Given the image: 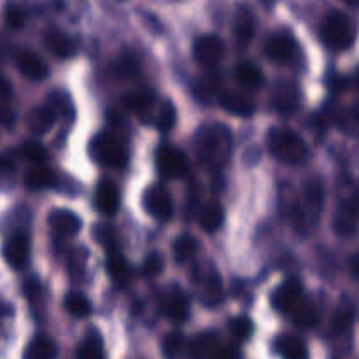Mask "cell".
<instances>
[{
  "mask_svg": "<svg viewBox=\"0 0 359 359\" xmlns=\"http://www.w3.org/2000/svg\"><path fill=\"white\" fill-rule=\"evenodd\" d=\"M195 146L200 163L212 174H219L231 156V132L219 123L205 125L196 133Z\"/></svg>",
  "mask_w": 359,
  "mask_h": 359,
  "instance_id": "obj_1",
  "label": "cell"
},
{
  "mask_svg": "<svg viewBox=\"0 0 359 359\" xmlns=\"http://www.w3.org/2000/svg\"><path fill=\"white\" fill-rule=\"evenodd\" d=\"M269 151L276 160L286 165H300L307 160L309 147L300 133L290 128H272L266 135Z\"/></svg>",
  "mask_w": 359,
  "mask_h": 359,
  "instance_id": "obj_2",
  "label": "cell"
},
{
  "mask_svg": "<svg viewBox=\"0 0 359 359\" xmlns=\"http://www.w3.org/2000/svg\"><path fill=\"white\" fill-rule=\"evenodd\" d=\"M191 284L203 307H217L224 298V287L212 263H200L191 270Z\"/></svg>",
  "mask_w": 359,
  "mask_h": 359,
  "instance_id": "obj_3",
  "label": "cell"
},
{
  "mask_svg": "<svg viewBox=\"0 0 359 359\" xmlns=\"http://www.w3.org/2000/svg\"><path fill=\"white\" fill-rule=\"evenodd\" d=\"M323 41L333 51H346L356 41V27L340 11H330L323 21Z\"/></svg>",
  "mask_w": 359,
  "mask_h": 359,
  "instance_id": "obj_4",
  "label": "cell"
},
{
  "mask_svg": "<svg viewBox=\"0 0 359 359\" xmlns=\"http://www.w3.org/2000/svg\"><path fill=\"white\" fill-rule=\"evenodd\" d=\"M90 156L97 163L111 168H123L128 161L125 144L116 133H98L90 140Z\"/></svg>",
  "mask_w": 359,
  "mask_h": 359,
  "instance_id": "obj_5",
  "label": "cell"
},
{
  "mask_svg": "<svg viewBox=\"0 0 359 359\" xmlns=\"http://www.w3.org/2000/svg\"><path fill=\"white\" fill-rule=\"evenodd\" d=\"M156 168L163 179H181L189 172V160L177 146L163 144L156 151Z\"/></svg>",
  "mask_w": 359,
  "mask_h": 359,
  "instance_id": "obj_6",
  "label": "cell"
},
{
  "mask_svg": "<svg viewBox=\"0 0 359 359\" xmlns=\"http://www.w3.org/2000/svg\"><path fill=\"white\" fill-rule=\"evenodd\" d=\"M142 207L153 219L160 223H167L174 216V202H172L170 193L160 184L149 186L144 191Z\"/></svg>",
  "mask_w": 359,
  "mask_h": 359,
  "instance_id": "obj_7",
  "label": "cell"
},
{
  "mask_svg": "<svg viewBox=\"0 0 359 359\" xmlns=\"http://www.w3.org/2000/svg\"><path fill=\"white\" fill-rule=\"evenodd\" d=\"M265 55L269 56L273 63L287 65V63H293L294 58H297L298 44L290 32L277 30L266 39Z\"/></svg>",
  "mask_w": 359,
  "mask_h": 359,
  "instance_id": "obj_8",
  "label": "cell"
},
{
  "mask_svg": "<svg viewBox=\"0 0 359 359\" xmlns=\"http://www.w3.org/2000/svg\"><path fill=\"white\" fill-rule=\"evenodd\" d=\"M160 309L174 325H182L189 318V298L179 286H170L160 300Z\"/></svg>",
  "mask_w": 359,
  "mask_h": 359,
  "instance_id": "obj_9",
  "label": "cell"
},
{
  "mask_svg": "<svg viewBox=\"0 0 359 359\" xmlns=\"http://www.w3.org/2000/svg\"><path fill=\"white\" fill-rule=\"evenodd\" d=\"M304 300V286H302V283L298 279L284 280L272 294L273 309L277 312H280V314L286 316L293 314Z\"/></svg>",
  "mask_w": 359,
  "mask_h": 359,
  "instance_id": "obj_10",
  "label": "cell"
},
{
  "mask_svg": "<svg viewBox=\"0 0 359 359\" xmlns=\"http://www.w3.org/2000/svg\"><path fill=\"white\" fill-rule=\"evenodd\" d=\"M193 56H195L200 65L212 69L224 56L223 41L216 34L200 35L195 44H193Z\"/></svg>",
  "mask_w": 359,
  "mask_h": 359,
  "instance_id": "obj_11",
  "label": "cell"
},
{
  "mask_svg": "<svg viewBox=\"0 0 359 359\" xmlns=\"http://www.w3.org/2000/svg\"><path fill=\"white\" fill-rule=\"evenodd\" d=\"M359 223V189L354 191L349 198L340 203L335 217H333V228L342 237H349L356 231Z\"/></svg>",
  "mask_w": 359,
  "mask_h": 359,
  "instance_id": "obj_12",
  "label": "cell"
},
{
  "mask_svg": "<svg viewBox=\"0 0 359 359\" xmlns=\"http://www.w3.org/2000/svg\"><path fill=\"white\" fill-rule=\"evenodd\" d=\"M156 95L151 90H139L126 93L121 98V107L130 114L142 118L144 121H153V114L156 111Z\"/></svg>",
  "mask_w": 359,
  "mask_h": 359,
  "instance_id": "obj_13",
  "label": "cell"
},
{
  "mask_svg": "<svg viewBox=\"0 0 359 359\" xmlns=\"http://www.w3.org/2000/svg\"><path fill=\"white\" fill-rule=\"evenodd\" d=\"M270 102L279 114H293L302 105V90L291 81H283L273 88Z\"/></svg>",
  "mask_w": 359,
  "mask_h": 359,
  "instance_id": "obj_14",
  "label": "cell"
},
{
  "mask_svg": "<svg viewBox=\"0 0 359 359\" xmlns=\"http://www.w3.org/2000/svg\"><path fill=\"white\" fill-rule=\"evenodd\" d=\"M4 258L13 270H23L30 258V242L25 233H13L4 244Z\"/></svg>",
  "mask_w": 359,
  "mask_h": 359,
  "instance_id": "obj_15",
  "label": "cell"
},
{
  "mask_svg": "<svg viewBox=\"0 0 359 359\" xmlns=\"http://www.w3.org/2000/svg\"><path fill=\"white\" fill-rule=\"evenodd\" d=\"M217 104L237 118H251L256 112V104L251 97L237 90H224L217 97Z\"/></svg>",
  "mask_w": 359,
  "mask_h": 359,
  "instance_id": "obj_16",
  "label": "cell"
},
{
  "mask_svg": "<svg viewBox=\"0 0 359 359\" xmlns=\"http://www.w3.org/2000/svg\"><path fill=\"white\" fill-rule=\"evenodd\" d=\"M121 195L116 182L111 179H102L95 189V209L104 216H114L119 209Z\"/></svg>",
  "mask_w": 359,
  "mask_h": 359,
  "instance_id": "obj_17",
  "label": "cell"
},
{
  "mask_svg": "<svg viewBox=\"0 0 359 359\" xmlns=\"http://www.w3.org/2000/svg\"><path fill=\"white\" fill-rule=\"evenodd\" d=\"M14 62H16L18 70L23 74L25 77L32 81H42L48 77V65L44 60L37 55L35 51L27 48H20L14 55Z\"/></svg>",
  "mask_w": 359,
  "mask_h": 359,
  "instance_id": "obj_18",
  "label": "cell"
},
{
  "mask_svg": "<svg viewBox=\"0 0 359 359\" xmlns=\"http://www.w3.org/2000/svg\"><path fill=\"white\" fill-rule=\"evenodd\" d=\"M49 228L58 237H74L81 231L83 223L76 212L69 209H56L49 214Z\"/></svg>",
  "mask_w": 359,
  "mask_h": 359,
  "instance_id": "obj_19",
  "label": "cell"
},
{
  "mask_svg": "<svg viewBox=\"0 0 359 359\" xmlns=\"http://www.w3.org/2000/svg\"><path fill=\"white\" fill-rule=\"evenodd\" d=\"M256 34V18L249 6H241L237 9L233 21V35L238 46L245 48L251 44Z\"/></svg>",
  "mask_w": 359,
  "mask_h": 359,
  "instance_id": "obj_20",
  "label": "cell"
},
{
  "mask_svg": "<svg viewBox=\"0 0 359 359\" xmlns=\"http://www.w3.org/2000/svg\"><path fill=\"white\" fill-rule=\"evenodd\" d=\"M302 207L307 214L309 221H318L325 207V189L318 181H309L304 184L302 193Z\"/></svg>",
  "mask_w": 359,
  "mask_h": 359,
  "instance_id": "obj_21",
  "label": "cell"
},
{
  "mask_svg": "<svg viewBox=\"0 0 359 359\" xmlns=\"http://www.w3.org/2000/svg\"><path fill=\"white\" fill-rule=\"evenodd\" d=\"M44 46L53 56L60 60H69L76 55L74 41L60 30H48L44 34Z\"/></svg>",
  "mask_w": 359,
  "mask_h": 359,
  "instance_id": "obj_22",
  "label": "cell"
},
{
  "mask_svg": "<svg viewBox=\"0 0 359 359\" xmlns=\"http://www.w3.org/2000/svg\"><path fill=\"white\" fill-rule=\"evenodd\" d=\"M58 182L55 172L42 163H35L34 167L28 168L25 174V186L32 191H44V189H53Z\"/></svg>",
  "mask_w": 359,
  "mask_h": 359,
  "instance_id": "obj_23",
  "label": "cell"
},
{
  "mask_svg": "<svg viewBox=\"0 0 359 359\" xmlns=\"http://www.w3.org/2000/svg\"><path fill=\"white\" fill-rule=\"evenodd\" d=\"M193 93H195L196 100L202 102V104H210L214 98L217 100V97H219V93H221L219 72L214 69H210L209 72L203 74V76L196 81Z\"/></svg>",
  "mask_w": 359,
  "mask_h": 359,
  "instance_id": "obj_24",
  "label": "cell"
},
{
  "mask_svg": "<svg viewBox=\"0 0 359 359\" xmlns=\"http://www.w3.org/2000/svg\"><path fill=\"white\" fill-rule=\"evenodd\" d=\"M219 349V339L216 332H203L189 342L188 353L191 359H214Z\"/></svg>",
  "mask_w": 359,
  "mask_h": 359,
  "instance_id": "obj_25",
  "label": "cell"
},
{
  "mask_svg": "<svg viewBox=\"0 0 359 359\" xmlns=\"http://www.w3.org/2000/svg\"><path fill=\"white\" fill-rule=\"evenodd\" d=\"M105 270H107L109 277L118 287H126L132 280V269H130L128 262L119 255V251L107 252Z\"/></svg>",
  "mask_w": 359,
  "mask_h": 359,
  "instance_id": "obj_26",
  "label": "cell"
},
{
  "mask_svg": "<svg viewBox=\"0 0 359 359\" xmlns=\"http://www.w3.org/2000/svg\"><path fill=\"white\" fill-rule=\"evenodd\" d=\"M56 118L58 116L49 105H37L27 114V126L35 135H44L53 128Z\"/></svg>",
  "mask_w": 359,
  "mask_h": 359,
  "instance_id": "obj_27",
  "label": "cell"
},
{
  "mask_svg": "<svg viewBox=\"0 0 359 359\" xmlns=\"http://www.w3.org/2000/svg\"><path fill=\"white\" fill-rule=\"evenodd\" d=\"M224 221V210L217 200H209L203 203V207L198 212V224L207 233H216Z\"/></svg>",
  "mask_w": 359,
  "mask_h": 359,
  "instance_id": "obj_28",
  "label": "cell"
},
{
  "mask_svg": "<svg viewBox=\"0 0 359 359\" xmlns=\"http://www.w3.org/2000/svg\"><path fill=\"white\" fill-rule=\"evenodd\" d=\"M58 347L48 335H35L25 347L23 359H56Z\"/></svg>",
  "mask_w": 359,
  "mask_h": 359,
  "instance_id": "obj_29",
  "label": "cell"
},
{
  "mask_svg": "<svg viewBox=\"0 0 359 359\" xmlns=\"http://www.w3.org/2000/svg\"><path fill=\"white\" fill-rule=\"evenodd\" d=\"M235 77L238 84H242L248 90H259L265 84V74L256 63L241 62L235 67Z\"/></svg>",
  "mask_w": 359,
  "mask_h": 359,
  "instance_id": "obj_30",
  "label": "cell"
},
{
  "mask_svg": "<svg viewBox=\"0 0 359 359\" xmlns=\"http://www.w3.org/2000/svg\"><path fill=\"white\" fill-rule=\"evenodd\" d=\"M276 349L283 359H307V346L297 335H280L276 340Z\"/></svg>",
  "mask_w": 359,
  "mask_h": 359,
  "instance_id": "obj_31",
  "label": "cell"
},
{
  "mask_svg": "<svg viewBox=\"0 0 359 359\" xmlns=\"http://www.w3.org/2000/svg\"><path fill=\"white\" fill-rule=\"evenodd\" d=\"M77 359H105V351H104V340L102 335L95 330L84 335V339L81 340L79 347H77Z\"/></svg>",
  "mask_w": 359,
  "mask_h": 359,
  "instance_id": "obj_32",
  "label": "cell"
},
{
  "mask_svg": "<svg viewBox=\"0 0 359 359\" xmlns=\"http://www.w3.org/2000/svg\"><path fill=\"white\" fill-rule=\"evenodd\" d=\"M177 121V111H175V105L170 100H161L158 102L156 111L153 114V125L156 126L160 132L167 133L170 132L175 126Z\"/></svg>",
  "mask_w": 359,
  "mask_h": 359,
  "instance_id": "obj_33",
  "label": "cell"
},
{
  "mask_svg": "<svg viewBox=\"0 0 359 359\" xmlns=\"http://www.w3.org/2000/svg\"><path fill=\"white\" fill-rule=\"evenodd\" d=\"M112 72L119 79H133V77H137L140 74V63L135 55L125 53V55H121L112 63Z\"/></svg>",
  "mask_w": 359,
  "mask_h": 359,
  "instance_id": "obj_34",
  "label": "cell"
},
{
  "mask_svg": "<svg viewBox=\"0 0 359 359\" xmlns=\"http://www.w3.org/2000/svg\"><path fill=\"white\" fill-rule=\"evenodd\" d=\"M200 242L196 241L191 235H181L177 241L174 242V256L177 263H186L189 259L195 258V255L198 252Z\"/></svg>",
  "mask_w": 359,
  "mask_h": 359,
  "instance_id": "obj_35",
  "label": "cell"
},
{
  "mask_svg": "<svg viewBox=\"0 0 359 359\" xmlns=\"http://www.w3.org/2000/svg\"><path fill=\"white\" fill-rule=\"evenodd\" d=\"M63 305H65V311L76 319H84L91 314V302L81 293L67 294Z\"/></svg>",
  "mask_w": 359,
  "mask_h": 359,
  "instance_id": "obj_36",
  "label": "cell"
},
{
  "mask_svg": "<svg viewBox=\"0 0 359 359\" xmlns=\"http://www.w3.org/2000/svg\"><path fill=\"white\" fill-rule=\"evenodd\" d=\"M291 318H293V321L297 323L300 328H314L316 325H318L319 321V312L318 309H316L314 304H311V302L304 300L300 304V307L297 309V311L291 314Z\"/></svg>",
  "mask_w": 359,
  "mask_h": 359,
  "instance_id": "obj_37",
  "label": "cell"
},
{
  "mask_svg": "<svg viewBox=\"0 0 359 359\" xmlns=\"http://www.w3.org/2000/svg\"><path fill=\"white\" fill-rule=\"evenodd\" d=\"M337 119H339V125L344 132L359 139V102L351 105V107L344 109Z\"/></svg>",
  "mask_w": 359,
  "mask_h": 359,
  "instance_id": "obj_38",
  "label": "cell"
},
{
  "mask_svg": "<svg viewBox=\"0 0 359 359\" xmlns=\"http://www.w3.org/2000/svg\"><path fill=\"white\" fill-rule=\"evenodd\" d=\"M20 153L21 156H23L25 160L30 161V163H44L49 158L46 147L42 146V144L35 142V140H28V142L21 144Z\"/></svg>",
  "mask_w": 359,
  "mask_h": 359,
  "instance_id": "obj_39",
  "label": "cell"
},
{
  "mask_svg": "<svg viewBox=\"0 0 359 359\" xmlns=\"http://www.w3.org/2000/svg\"><path fill=\"white\" fill-rule=\"evenodd\" d=\"M48 105L56 112V116L69 118L72 114V100L65 91H51L48 97Z\"/></svg>",
  "mask_w": 359,
  "mask_h": 359,
  "instance_id": "obj_40",
  "label": "cell"
},
{
  "mask_svg": "<svg viewBox=\"0 0 359 359\" xmlns=\"http://www.w3.org/2000/svg\"><path fill=\"white\" fill-rule=\"evenodd\" d=\"M353 321H354L353 307H349V305H342V307L335 312V316H333L332 330L335 333H339V335L340 333H346L349 332L351 326H353Z\"/></svg>",
  "mask_w": 359,
  "mask_h": 359,
  "instance_id": "obj_41",
  "label": "cell"
},
{
  "mask_svg": "<svg viewBox=\"0 0 359 359\" xmlns=\"http://www.w3.org/2000/svg\"><path fill=\"white\" fill-rule=\"evenodd\" d=\"M230 332L238 342H245V340L251 339L252 332H255V326H252L251 319L245 318V316H238L230 321Z\"/></svg>",
  "mask_w": 359,
  "mask_h": 359,
  "instance_id": "obj_42",
  "label": "cell"
},
{
  "mask_svg": "<svg viewBox=\"0 0 359 359\" xmlns=\"http://www.w3.org/2000/svg\"><path fill=\"white\" fill-rule=\"evenodd\" d=\"M184 347V335L179 332L168 333L163 339V344H161V351L167 358H175Z\"/></svg>",
  "mask_w": 359,
  "mask_h": 359,
  "instance_id": "obj_43",
  "label": "cell"
},
{
  "mask_svg": "<svg viewBox=\"0 0 359 359\" xmlns=\"http://www.w3.org/2000/svg\"><path fill=\"white\" fill-rule=\"evenodd\" d=\"M163 266H165V259L160 252H151L142 263V276L151 279V277H156L163 272Z\"/></svg>",
  "mask_w": 359,
  "mask_h": 359,
  "instance_id": "obj_44",
  "label": "cell"
},
{
  "mask_svg": "<svg viewBox=\"0 0 359 359\" xmlns=\"http://www.w3.org/2000/svg\"><path fill=\"white\" fill-rule=\"evenodd\" d=\"M4 18H6V23L9 25L13 30H20V28H23L25 14H23V11H21L18 6H14V4H9V6L6 7Z\"/></svg>",
  "mask_w": 359,
  "mask_h": 359,
  "instance_id": "obj_45",
  "label": "cell"
},
{
  "mask_svg": "<svg viewBox=\"0 0 359 359\" xmlns=\"http://www.w3.org/2000/svg\"><path fill=\"white\" fill-rule=\"evenodd\" d=\"M95 233H97V242H100L102 245H104L105 249H107L109 252L111 251H118V245H116V235H114V230L109 226H98L97 230H95Z\"/></svg>",
  "mask_w": 359,
  "mask_h": 359,
  "instance_id": "obj_46",
  "label": "cell"
},
{
  "mask_svg": "<svg viewBox=\"0 0 359 359\" xmlns=\"http://www.w3.org/2000/svg\"><path fill=\"white\" fill-rule=\"evenodd\" d=\"M23 293L25 298H27L30 304H37L41 300V286L35 279H28L27 283L23 284Z\"/></svg>",
  "mask_w": 359,
  "mask_h": 359,
  "instance_id": "obj_47",
  "label": "cell"
},
{
  "mask_svg": "<svg viewBox=\"0 0 359 359\" xmlns=\"http://www.w3.org/2000/svg\"><path fill=\"white\" fill-rule=\"evenodd\" d=\"M353 84V79L351 77H344V76H333L330 79V88H332L335 93H340V91L347 90V88Z\"/></svg>",
  "mask_w": 359,
  "mask_h": 359,
  "instance_id": "obj_48",
  "label": "cell"
},
{
  "mask_svg": "<svg viewBox=\"0 0 359 359\" xmlns=\"http://www.w3.org/2000/svg\"><path fill=\"white\" fill-rule=\"evenodd\" d=\"M241 353H238L237 347L233 346H219L217 353L214 354V359H238Z\"/></svg>",
  "mask_w": 359,
  "mask_h": 359,
  "instance_id": "obj_49",
  "label": "cell"
},
{
  "mask_svg": "<svg viewBox=\"0 0 359 359\" xmlns=\"http://www.w3.org/2000/svg\"><path fill=\"white\" fill-rule=\"evenodd\" d=\"M13 95L14 91H13V86H11V81L7 79V77H4L2 84H0V98H2V105H9Z\"/></svg>",
  "mask_w": 359,
  "mask_h": 359,
  "instance_id": "obj_50",
  "label": "cell"
},
{
  "mask_svg": "<svg viewBox=\"0 0 359 359\" xmlns=\"http://www.w3.org/2000/svg\"><path fill=\"white\" fill-rule=\"evenodd\" d=\"M14 121H16V116H14V112L11 111L7 105H4V111H2V123H4V128L6 130H11L13 128Z\"/></svg>",
  "mask_w": 359,
  "mask_h": 359,
  "instance_id": "obj_51",
  "label": "cell"
},
{
  "mask_svg": "<svg viewBox=\"0 0 359 359\" xmlns=\"http://www.w3.org/2000/svg\"><path fill=\"white\" fill-rule=\"evenodd\" d=\"M349 270H351V273H353L354 279H356L358 283H359V255L351 256V259H349Z\"/></svg>",
  "mask_w": 359,
  "mask_h": 359,
  "instance_id": "obj_52",
  "label": "cell"
},
{
  "mask_svg": "<svg viewBox=\"0 0 359 359\" xmlns=\"http://www.w3.org/2000/svg\"><path fill=\"white\" fill-rule=\"evenodd\" d=\"M11 170H13V161H11V156H9V154H4V158H2V172H4V175L9 174Z\"/></svg>",
  "mask_w": 359,
  "mask_h": 359,
  "instance_id": "obj_53",
  "label": "cell"
},
{
  "mask_svg": "<svg viewBox=\"0 0 359 359\" xmlns=\"http://www.w3.org/2000/svg\"><path fill=\"white\" fill-rule=\"evenodd\" d=\"M342 2L346 4V6L353 7V9H359V0H342Z\"/></svg>",
  "mask_w": 359,
  "mask_h": 359,
  "instance_id": "obj_54",
  "label": "cell"
},
{
  "mask_svg": "<svg viewBox=\"0 0 359 359\" xmlns=\"http://www.w3.org/2000/svg\"><path fill=\"white\" fill-rule=\"evenodd\" d=\"M353 84L356 88H359V67H358V70H356V74H354V77H353Z\"/></svg>",
  "mask_w": 359,
  "mask_h": 359,
  "instance_id": "obj_55",
  "label": "cell"
}]
</instances>
